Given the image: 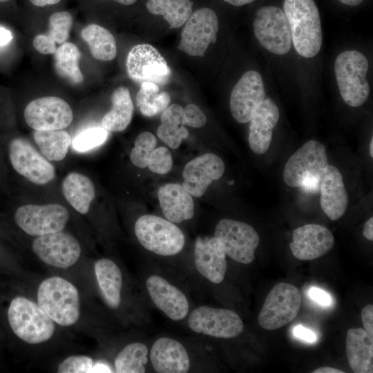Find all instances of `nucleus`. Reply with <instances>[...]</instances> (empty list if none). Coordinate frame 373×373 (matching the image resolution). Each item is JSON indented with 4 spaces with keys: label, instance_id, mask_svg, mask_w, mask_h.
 Listing matches in <instances>:
<instances>
[{
    "label": "nucleus",
    "instance_id": "nucleus-1",
    "mask_svg": "<svg viewBox=\"0 0 373 373\" xmlns=\"http://www.w3.org/2000/svg\"><path fill=\"white\" fill-rule=\"evenodd\" d=\"M284 12L296 52L306 58L320 51L323 34L319 11L313 0H285Z\"/></svg>",
    "mask_w": 373,
    "mask_h": 373
},
{
    "label": "nucleus",
    "instance_id": "nucleus-2",
    "mask_svg": "<svg viewBox=\"0 0 373 373\" xmlns=\"http://www.w3.org/2000/svg\"><path fill=\"white\" fill-rule=\"evenodd\" d=\"M37 303L46 314L61 326L75 324L80 315L77 288L61 277H50L39 286Z\"/></svg>",
    "mask_w": 373,
    "mask_h": 373
},
{
    "label": "nucleus",
    "instance_id": "nucleus-3",
    "mask_svg": "<svg viewBox=\"0 0 373 373\" xmlns=\"http://www.w3.org/2000/svg\"><path fill=\"white\" fill-rule=\"evenodd\" d=\"M8 318L16 336L30 344L46 342L55 332L54 321L38 304L24 297L12 300Z\"/></svg>",
    "mask_w": 373,
    "mask_h": 373
},
{
    "label": "nucleus",
    "instance_id": "nucleus-4",
    "mask_svg": "<svg viewBox=\"0 0 373 373\" xmlns=\"http://www.w3.org/2000/svg\"><path fill=\"white\" fill-rule=\"evenodd\" d=\"M369 64L366 57L356 50L340 53L334 63V71L340 94L350 106L358 107L368 98L370 86L366 79Z\"/></svg>",
    "mask_w": 373,
    "mask_h": 373
},
{
    "label": "nucleus",
    "instance_id": "nucleus-5",
    "mask_svg": "<svg viewBox=\"0 0 373 373\" xmlns=\"http://www.w3.org/2000/svg\"><path fill=\"white\" fill-rule=\"evenodd\" d=\"M135 233L146 249L160 256L176 255L185 244L181 229L174 223L157 216L140 217L135 224Z\"/></svg>",
    "mask_w": 373,
    "mask_h": 373
},
{
    "label": "nucleus",
    "instance_id": "nucleus-6",
    "mask_svg": "<svg viewBox=\"0 0 373 373\" xmlns=\"http://www.w3.org/2000/svg\"><path fill=\"white\" fill-rule=\"evenodd\" d=\"M301 301V294L296 287L287 283H277L267 296L259 313L260 326L267 330L285 326L296 318Z\"/></svg>",
    "mask_w": 373,
    "mask_h": 373
},
{
    "label": "nucleus",
    "instance_id": "nucleus-7",
    "mask_svg": "<svg viewBox=\"0 0 373 373\" xmlns=\"http://www.w3.org/2000/svg\"><path fill=\"white\" fill-rule=\"evenodd\" d=\"M254 35L260 45L276 55L287 54L291 47V35L285 12L276 6L260 8L253 23Z\"/></svg>",
    "mask_w": 373,
    "mask_h": 373
},
{
    "label": "nucleus",
    "instance_id": "nucleus-8",
    "mask_svg": "<svg viewBox=\"0 0 373 373\" xmlns=\"http://www.w3.org/2000/svg\"><path fill=\"white\" fill-rule=\"evenodd\" d=\"M214 237L219 240L227 256L245 265L254 260L260 242L259 235L253 227L231 219H222L218 222Z\"/></svg>",
    "mask_w": 373,
    "mask_h": 373
},
{
    "label": "nucleus",
    "instance_id": "nucleus-9",
    "mask_svg": "<svg viewBox=\"0 0 373 373\" xmlns=\"http://www.w3.org/2000/svg\"><path fill=\"white\" fill-rule=\"evenodd\" d=\"M189 328L196 332L220 338H232L243 331V323L235 312L201 305L194 309L187 321Z\"/></svg>",
    "mask_w": 373,
    "mask_h": 373
},
{
    "label": "nucleus",
    "instance_id": "nucleus-10",
    "mask_svg": "<svg viewBox=\"0 0 373 373\" xmlns=\"http://www.w3.org/2000/svg\"><path fill=\"white\" fill-rule=\"evenodd\" d=\"M327 165L325 146L316 140H309L288 159L283 173V180L291 187H300L306 178L321 179Z\"/></svg>",
    "mask_w": 373,
    "mask_h": 373
},
{
    "label": "nucleus",
    "instance_id": "nucleus-11",
    "mask_svg": "<svg viewBox=\"0 0 373 373\" xmlns=\"http://www.w3.org/2000/svg\"><path fill=\"white\" fill-rule=\"evenodd\" d=\"M69 217L68 209L61 204H26L17 209L15 220L27 234L39 236L61 231Z\"/></svg>",
    "mask_w": 373,
    "mask_h": 373
},
{
    "label": "nucleus",
    "instance_id": "nucleus-12",
    "mask_svg": "<svg viewBox=\"0 0 373 373\" xmlns=\"http://www.w3.org/2000/svg\"><path fill=\"white\" fill-rule=\"evenodd\" d=\"M218 19L209 8H200L190 15L181 32L178 48L191 56H203L211 43H215Z\"/></svg>",
    "mask_w": 373,
    "mask_h": 373
},
{
    "label": "nucleus",
    "instance_id": "nucleus-13",
    "mask_svg": "<svg viewBox=\"0 0 373 373\" xmlns=\"http://www.w3.org/2000/svg\"><path fill=\"white\" fill-rule=\"evenodd\" d=\"M126 66L129 77L140 84L149 82L164 85L171 74L165 59L154 46L147 44L136 45L130 50Z\"/></svg>",
    "mask_w": 373,
    "mask_h": 373
},
{
    "label": "nucleus",
    "instance_id": "nucleus-14",
    "mask_svg": "<svg viewBox=\"0 0 373 373\" xmlns=\"http://www.w3.org/2000/svg\"><path fill=\"white\" fill-rule=\"evenodd\" d=\"M24 119L34 130H61L70 124L73 113L64 99L54 96L44 97L32 100L26 106Z\"/></svg>",
    "mask_w": 373,
    "mask_h": 373
},
{
    "label": "nucleus",
    "instance_id": "nucleus-15",
    "mask_svg": "<svg viewBox=\"0 0 373 373\" xmlns=\"http://www.w3.org/2000/svg\"><path fill=\"white\" fill-rule=\"evenodd\" d=\"M9 158L14 169L29 181L45 184L55 178V168L26 140L15 138L9 144Z\"/></svg>",
    "mask_w": 373,
    "mask_h": 373
},
{
    "label": "nucleus",
    "instance_id": "nucleus-16",
    "mask_svg": "<svg viewBox=\"0 0 373 373\" xmlns=\"http://www.w3.org/2000/svg\"><path fill=\"white\" fill-rule=\"evenodd\" d=\"M32 249L46 264L66 269L77 262L81 254V247L71 234L58 231L37 236Z\"/></svg>",
    "mask_w": 373,
    "mask_h": 373
},
{
    "label": "nucleus",
    "instance_id": "nucleus-17",
    "mask_svg": "<svg viewBox=\"0 0 373 373\" xmlns=\"http://www.w3.org/2000/svg\"><path fill=\"white\" fill-rule=\"evenodd\" d=\"M265 98V91L261 75L255 70L247 71L231 93L229 104L233 117L241 124L249 122Z\"/></svg>",
    "mask_w": 373,
    "mask_h": 373
},
{
    "label": "nucleus",
    "instance_id": "nucleus-18",
    "mask_svg": "<svg viewBox=\"0 0 373 373\" xmlns=\"http://www.w3.org/2000/svg\"><path fill=\"white\" fill-rule=\"evenodd\" d=\"M225 169L222 160L207 153L188 162L183 169V187L193 197L202 196L212 182L220 179Z\"/></svg>",
    "mask_w": 373,
    "mask_h": 373
},
{
    "label": "nucleus",
    "instance_id": "nucleus-19",
    "mask_svg": "<svg viewBox=\"0 0 373 373\" xmlns=\"http://www.w3.org/2000/svg\"><path fill=\"white\" fill-rule=\"evenodd\" d=\"M334 245L333 234L326 227L307 224L294 230L289 247L297 259L312 260L325 255Z\"/></svg>",
    "mask_w": 373,
    "mask_h": 373
},
{
    "label": "nucleus",
    "instance_id": "nucleus-20",
    "mask_svg": "<svg viewBox=\"0 0 373 373\" xmlns=\"http://www.w3.org/2000/svg\"><path fill=\"white\" fill-rule=\"evenodd\" d=\"M226 253L216 237H198L194 248L195 266L198 271L210 282L219 284L227 270Z\"/></svg>",
    "mask_w": 373,
    "mask_h": 373
},
{
    "label": "nucleus",
    "instance_id": "nucleus-21",
    "mask_svg": "<svg viewBox=\"0 0 373 373\" xmlns=\"http://www.w3.org/2000/svg\"><path fill=\"white\" fill-rule=\"evenodd\" d=\"M149 294L164 314L173 321L184 319L189 309L184 294L161 276L153 275L146 280Z\"/></svg>",
    "mask_w": 373,
    "mask_h": 373
},
{
    "label": "nucleus",
    "instance_id": "nucleus-22",
    "mask_svg": "<svg viewBox=\"0 0 373 373\" xmlns=\"http://www.w3.org/2000/svg\"><path fill=\"white\" fill-rule=\"evenodd\" d=\"M320 203L323 212L332 220L341 218L345 213L349 198L343 176L332 165H327L320 183Z\"/></svg>",
    "mask_w": 373,
    "mask_h": 373
},
{
    "label": "nucleus",
    "instance_id": "nucleus-23",
    "mask_svg": "<svg viewBox=\"0 0 373 373\" xmlns=\"http://www.w3.org/2000/svg\"><path fill=\"white\" fill-rule=\"evenodd\" d=\"M279 117L280 112L276 103L270 98H265L249 121L248 140L253 152L263 154L268 150L273 129Z\"/></svg>",
    "mask_w": 373,
    "mask_h": 373
},
{
    "label": "nucleus",
    "instance_id": "nucleus-24",
    "mask_svg": "<svg viewBox=\"0 0 373 373\" xmlns=\"http://www.w3.org/2000/svg\"><path fill=\"white\" fill-rule=\"evenodd\" d=\"M150 359L154 370L159 373H185L191 365L183 345L169 337L155 341L151 349Z\"/></svg>",
    "mask_w": 373,
    "mask_h": 373
},
{
    "label": "nucleus",
    "instance_id": "nucleus-25",
    "mask_svg": "<svg viewBox=\"0 0 373 373\" xmlns=\"http://www.w3.org/2000/svg\"><path fill=\"white\" fill-rule=\"evenodd\" d=\"M160 205L164 217L173 223L190 220L194 215L192 195L177 183L162 186L157 192Z\"/></svg>",
    "mask_w": 373,
    "mask_h": 373
},
{
    "label": "nucleus",
    "instance_id": "nucleus-26",
    "mask_svg": "<svg viewBox=\"0 0 373 373\" xmlns=\"http://www.w3.org/2000/svg\"><path fill=\"white\" fill-rule=\"evenodd\" d=\"M346 354L354 372H373V338L364 329L351 328L347 332Z\"/></svg>",
    "mask_w": 373,
    "mask_h": 373
},
{
    "label": "nucleus",
    "instance_id": "nucleus-27",
    "mask_svg": "<svg viewBox=\"0 0 373 373\" xmlns=\"http://www.w3.org/2000/svg\"><path fill=\"white\" fill-rule=\"evenodd\" d=\"M73 24V17L67 11H59L52 14L48 19V32L37 35L33 39V46L44 55L53 54L57 44L66 42Z\"/></svg>",
    "mask_w": 373,
    "mask_h": 373
},
{
    "label": "nucleus",
    "instance_id": "nucleus-28",
    "mask_svg": "<svg viewBox=\"0 0 373 373\" xmlns=\"http://www.w3.org/2000/svg\"><path fill=\"white\" fill-rule=\"evenodd\" d=\"M96 278L106 303L116 309L121 302L122 275L119 267L111 260L102 258L94 266Z\"/></svg>",
    "mask_w": 373,
    "mask_h": 373
},
{
    "label": "nucleus",
    "instance_id": "nucleus-29",
    "mask_svg": "<svg viewBox=\"0 0 373 373\" xmlns=\"http://www.w3.org/2000/svg\"><path fill=\"white\" fill-rule=\"evenodd\" d=\"M63 193L68 203L79 213H88L95 196L92 181L86 175L72 172L62 182Z\"/></svg>",
    "mask_w": 373,
    "mask_h": 373
},
{
    "label": "nucleus",
    "instance_id": "nucleus-30",
    "mask_svg": "<svg viewBox=\"0 0 373 373\" xmlns=\"http://www.w3.org/2000/svg\"><path fill=\"white\" fill-rule=\"evenodd\" d=\"M112 107L102 119V125L107 131L119 132L130 124L133 114V104L126 87L116 88L111 95Z\"/></svg>",
    "mask_w": 373,
    "mask_h": 373
},
{
    "label": "nucleus",
    "instance_id": "nucleus-31",
    "mask_svg": "<svg viewBox=\"0 0 373 373\" xmlns=\"http://www.w3.org/2000/svg\"><path fill=\"white\" fill-rule=\"evenodd\" d=\"M160 121L157 137L170 148L178 149L189 135L184 127V108L180 104H171L162 112Z\"/></svg>",
    "mask_w": 373,
    "mask_h": 373
},
{
    "label": "nucleus",
    "instance_id": "nucleus-32",
    "mask_svg": "<svg viewBox=\"0 0 373 373\" xmlns=\"http://www.w3.org/2000/svg\"><path fill=\"white\" fill-rule=\"evenodd\" d=\"M81 37L87 43L92 55L96 59L108 61L115 58L116 41L106 28L91 23L82 30Z\"/></svg>",
    "mask_w": 373,
    "mask_h": 373
},
{
    "label": "nucleus",
    "instance_id": "nucleus-33",
    "mask_svg": "<svg viewBox=\"0 0 373 373\" xmlns=\"http://www.w3.org/2000/svg\"><path fill=\"white\" fill-rule=\"evenodd\" d=\"M33 138L43 156L51 161L64 160L72 143L70 134L63 129L35 130Z\"/></svg>",
    "mask_w": 373,
    "mask_h": 373
},
{
    "label": "nucleus",
    "instance_id": "nucleus-34",
    "mask_svg": "<svg viewBox=\"0 0 373 373\" xmlns=\"http://www.w3.org/2000/svg\"><path fill=\"white\" fill-rule=\"evenodd\" d=\"M54 66L57 74L73 84H79L84 78L79 66L81 52L73 43L66 41L57 48Z\"/></svg>",
    "mask_w": 373,
    "mask_h": 373
},
{
    "label": "nucleus",
    "instance_id": "nucleus-35",
    "mask_svg": "<svg viewBox=\"0 0 373 373\" xmlns=\"http://www.w3.org/2000/svg\"><path fill=\"white\" fill-rule=\"evenodd\" d=\"M148 11L161 15L169 24L170 28H178L185 23L192 13L191 0H148Z\"/></svg>",
    "mask_w": 373,
    "mask_h": 373
},
{
    "label": "nucleus",
    "instance_id": "nucleus-36",
    "mask_svg": "<svg viewBox=\"0 0 373 373\" xmlns=\"http://www.w3.org/2000/svg\"><path fill=\"white\" fill-rule=\"evenodd\" d=\"M170 102L169 93L160 91L157 84L149 82L140 84V88L136 95V104L143 115H157L168 107Z\"/></svg>",
    "mask_w": 373,
    "mask_h": 373
},
{
    "label": "nucleus",
    "instance_id": "nucleus-37",
    "mask_svg": "<svg viewBox=\"0 0 373 373\" xmlns=\"http://www.w3.org/2000/svg\"><path fill=\"white\" fill-rule=\"evenodd\" d=\"M148 348L140 342L127 345L115 360L117 373H144L147 363Z\"/></svg>",
    "mask_w": 373,
    "mask_h": 373
},
{
    "label": "nucleus",
    "instance_id": "nucleus-38",
    "mask_svg": "<svg viewBox=\"0 0 373 373\" xmlns=\"http://www.w3.org/2000/svg\"><path fill=\"white\" fill-rule=\"evenodd\" d=\"M156 146V139L150 132L144 131L137 135L134 147L130 153V160L137 167L145 168L152 151Z\"/></svg>",
    "mask_w": 373,
    "mask_h": 373
},
{
    "label": "nucleus",
    "instance_id": "nucleus-39",
    "mask_svg": "<svg viewBox=\"0 0 373 373\" xmlns=\"http://www.w3.org/2000/svg\"><path fill=\"white\" fill-rule=\"evenodd\" d=\"M108 136V131L104 127L88 128L75 135L73 146L77 151L85 152L104 144Z\"/></svg>",
    "mask_w": 373,
    "mask_h": 373
},
{
    "label": "nucleus",
    "instance_id": "nucleus-40",
    "mask_svg": "<svg viewBox=\"0 0 373 373\" xmlns=\"http://www.w3.org/2000/svg\"><path fill=\"white\" fill-rule=\"evenodd\" d=\"M172 164L173 159L170 151L161 146L152 151L147 166L151 171L164 175L170 171Z\"/></svg>",
    "mask_w": 373,
    "mask_h": 373
},
{
    "label": "nucleus",
    "instance_id": "nucleus-41",
    "mask_svg": "<svg viewBox=\"0 0 373 373\" xmlns=\"http://www.w3.org/2000/svg\"><path fill=\"white\" fill-rule=\"evenodd\" d=\"M93 360L86 356H71L58 366L59 373H90Z\"/></svg>",
    "mask_w": 373,
    "mask_h": 373
},
{
    "label": "nucleus",
    "instance_id": "nucleus-42",
    "mask_svg": "<svg viewBox=\"0 0 373 373\" xmlns=\"http://www.w3.org/2000/svg\"><path fill=\"white\" fill-rule=\"evenodd\" d=\"M184 125L193 127H202L207 122L204 113L196 105L189 104L184 108Z\"/></svg>",
    "mask_w": 373,
    "mask_h": 373
},
{
    "label": "nucleus",
    "instance_id": "nucleus-43",
    "mask_svg": "<svg viewBox=\"0 0 373 373\" xmlns=\"http://www.w3.org/2000/svg\"><path fill=\"white\" fill-rule=\"evenodd\" d=\"M308 296L314 303L323 307H329L332 304V298L329 294L317 287H311L309 289Z\"/></svg>",
    "mask_w": 373,
    "mask_h": 373
},
{
    "label": "nucleus",
    "instance_id": "nucleus-44",
    "mask_svg": "<svg viewBox=\"0 0 373 373\" xmlns=\"http://www.w3.org/2000/svg\"><path fill=\"white\" fill-rule=\"evenodd\" d=\"M361 319L364 329L373 338V305H366L361 312Z\"/></svg>",
    "mask_w": 373,
    "mask_h": 373
},
{
    "label": "nucleus",
    "instance_id": "nucleus-45",
    "mask_svg": "<svg viewBox=\"0 0 373 373\" xmlns=\"http://www.w3.org/2000/svg\"><path fill=\"white\" fill-rule=\"evenodd\" d=\"M294 336L303 341L312 343L316 341V334L309 329L302 325H296L293 329Z\"/></svg>",
    "mask_w": 373,
    "mask_h": 373
},
{
    "label": "nucleus",
    "instance_id": "nucleus-46",
    "mask_svg": "<svg viewBox=\"0 0 373 373\" xmlns=\"http://www.w3.org/2000/svg\"><path fill=\"white\" fill-rule=\"evenodd\" d=\"M365 238L370 241L373 240V218L371 217L366 221L363 231Z\"/></svg>",
    "mask_w": 373,
    "mask_h": 373
},
{
    "label": "nucleus",
    "instance_id": "nucleus-47",
    "mask_svg": "<svg viewBox=\"0 0 373 373\" xmlns=\"http://www.w3.org/2000/svg\"><path fill=\"white\" fill-rule=\"evenodd\" d=\"M12 39V35L10 30L0 27V47L6 45Z\"/></svg>",
    "mask_w": 373,
    "mask_h": 373
},
{
    "label": "nucleus",
    "instance_id": "nucleus-48",
    "mask_svg": "<svg viewBox=\"0 0 373 373\" xmlns=\"http://www.w3.org/2000/svg\"><path fill=\"white\" fill-rule=\"evenodd\" d=\"M99 372H112V370L106 364L102 363L94 364L91 369L90 373Z\"/></svg>",
    "mask_w": 373,
    "mask_h": 373
},
{
    "label": "nucleus",
    "instance_id": "nucleus-49",
    "mask_svg": "<svg viewBox=\"0 0 373 373\" xmlns=\"http://www.w3.org/2000/svg\"><path fill=\"white\" fill-rule=\"evenodd\" d=\"M345 372L337 368L324 366L312 371V373H344Z\"/></svg>",
    "mask_w": 373,
    "mask_h": 373
},
{
    "label": "nucleus",
    "instance_id": "nucleus-50",
    "mask_svg": "<svg viewBox=\"0 0 373 373\" xmlns=\"http://www.w3.org/2000/svg\"><path fill=\"white\" fill-rule=\"evenodd\" d=\"M34 6L37 7H44L48 5H54L61 0H29Z\"/></svg>",
    "mask_w": 373,
    "mask_h": 373
},
{
    "label": "nucleus",
    "instance_id": "nucleus-51",
    "mask_svg": "<svg viewBox=\"0 0 373 373\" xmlns=\"http://www.w3.org/2000/svg\"><path fill=\"white\" fill-rule=\"evenodd\" d=\"M225 2L234 6H242L249 3H251L256 0H224Z\"/></svg>",
    "mask_w": 373,
    "mask_h": 373
},
{
    "label": "nucleus",
    "instance_id": "nucleus-52",
    "mask_svg": "<svg viewBox=\"0 0 373 373\" xmlns=\"http://www.w3.org/2000/svg\"><path fill=\"white\" fill-rule=\"evenodd\" d=\"M338 1L343 4L350 6H358L363 1V0H338Z\"/></svg>",
    "mask_w": 373,
    "mask_h": 373
},
{
    "label": "nucleus",
    "instance_id": "nucleus-53",
    "mask_svg": "<svg viewBox=\"0 0 373 373\" xmlns=\"http://www.w3.org/2000/svg\"><path fill=\"white\" fill-rule=\"evenodd\" d=\"M111 1H115L118 3H120L124 6H129L135 3L137 0H111Z\"/></svg>",
    "mask_w": 373,
    "mask_h": 373
},
{
    "label": "nucleus",
    "instance_id": "nucleus-54",
    "mask_svg": "<svg viewBox=\"0 0 373 373\" xmlns=\"http://www.w3.org/2000/svg\"><path fill=\"white\" fill-rule=\"evenodd\" d=\"M370 155L371 157H373V137L371 138L370 144Z\"/></svg>",
    "mask_w": 373,
    "mask_h": 373
},
{
    "label": "nucleus",
    "instance_id": "nucleus-55",
    "mask_svg": "<svg viewBox=\"0 0 373 373\" xmlns=\"http://www.w3.org/2000/svg\"><path fill=\"white\" fill-rule=\"evenodd\" d=\"M10 1V0H0V2H5V1Z\"/></svg>",
    "mask_w": 373,
    "mask_h": 373
}]
</instances>
